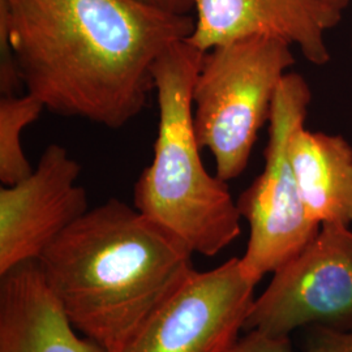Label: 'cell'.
<instances>
[{"instance_id": "cell-1", "label": "cell", "mask_w": 352, "mask_h": 352, "mask_svg": "<svg viewBox=\"0 0 352 352\" xmlns=\"http://www.w3.org/2000/svg\"><path fill=\"white\" fill-rule=\"evenodd\" d=\"M26 91L46 110L119 129L155 90L153 67L193 16L138 0H0Z\"/></svg>"}, {"instance_id": "cell-14", "label": "cell", "mask_w": 352, "mask_h": 352, "mask_svg": "<svg viewBox=\"0 0 352 352\" xmlns=\"http://www.w3.org/2000/svg\"><path fill=\"white\" fill-rule=\"evenodd\" d=\"M304 352H352V331L308 327Z\"/></svg>"}, {"instance_id": "cell-7", "label": "cell", "mask_w": 352, "mask_h": 352, "mask_svg": "<svg viewBox=\"0 0 352 352\" xmlns=\"http://www.w3.org/2000/svg\"><path fill=\"white\" fill-rule=\"evenodd\" d=\"M254 287L239 257L208 272L193 269L115 352H227L244 330Z\"/></svg>"}, {"instance_id": "cell-6", "label": "cell", "mask_w": 352, "mask_h": 352, "mask_svg": "<svg viewBox=\"0 0 352 352\" xmlns=\"http://www.w3.org/2000/svg\"><path fill=\"white\" fill-rule=\"evenodd\" d=\"M352 331V230L322 225L254 299L244 330L289 336L299 327Z\"/></svg>"}, {"instance_id": "cell-13", "label": "cell", "mask_w": 352, "mask_h": 352, "mask_svg": "<svg viewBox=\"0 0 352 352\" xmlns=\"http://www.w3.org/2000/svg\"><path fill=\"white\" fill-rule=\"evenodd\" d=\"M23 87L24 82L10 38L8 16L0 7V93L1 96H17Z\"/></svg>"}, {"instance_id": "cell-17", "label": "cell", "mask_w": 352, "mask_h": 352, "mask_svg": "<svg viewBox=\"0 0 352 352\" xmlns=\"http://www.w3.org/2000/svg\"><path fill=\"white\" fill-rule=\"evenodd\" d=\"M324 1H327V4H330V6L336 7V8H338L340 11H343V10L347 7V4H349L350 0H324Z\"/></svg>"}, {"instance_id": "cell-5", "label": "cell", "mask_w": 352, "mask_h": 352, "mask_svg": "<svg viewBox=\"0 0 352 352\" xmlns=\"http://www.w3.org/2000/svg\"><path fill=\"white\" fill-rule=\"evenodd\" d=\"M312 91L299 74L283 77L269 119L264 170L238 199L250 240L240 264L257 285L269 273L289 264L315 239L321 226L308 215L289 161V140L305 124Z\"/></svg>"}, {"instance_id": "cell-11", "label": "cell", "mask_w": 352, "mask_h": 352, "mask_svg": "<svg viewBox=\"0 0 352 352\" xmlns=\"http://www.w3.org/2000/svg\"><path fill=\"white\" fill-rule=\"evenodd\" d=\"M289 161L308 215L322 225H352V146L340 135L298 126Z\"/></svg>"}, {"instance_id": "cell-15", "label": "cell", "mask_w": 352, "mask_h": 352, "mask_svg": "<svg viewBox=\"0 0 352 352\" xmlns=\"http://www.w3.org/2000/svg\"><path fill=\"white\" fill-rule=\"evenodd\" d=\"M227 352H294L289 336H273L261 330H248Z\"/></svg>"}, {"instance_id": "cell-8", "label": "cell", "mask_w": 352, "mask_h": 352, "mask_svg": "<svg viewBox=\"0 0 352 352\" xmlns=\"http://www.w3.org/2000/svg\"><path fill=\"white\" fill-rule=\"evenodd\" d=\"M81 166L62 145L51 144L24 180L0 188V277L36 261L67 227L89 210L77 184Z\"/></svg>"}, {"instance_id": "cell-9", "label": "cell", "mask_w": 352, "mask_h": 352, "mask_svg": "<svg viewBox=\"0 0 352 352\" xmlns=\"http://www.w3.org/2000/svg\"><path fill=\"white\" fill-rule=\"evenodd\" d=\"M189 43L202 52L232 41L273 37L298 46L316 65L330 60L325 36L342 11L324 0H197Z\"/></svg>"}, {"instance_id": "cell-18", "label": "cell", "mask_w": 352, "mask_h": 352, "mask_svg": "<svg viewBox=\"0 0 352 352\" xmlns=\"http://www.w3.org/2000/svg\"><path fill=\"white\" fill-rule=\"evenodd\" d=\"M351 49H352V37H351Z\"/></svg>"}, {"instance_id": "cell-16", "label": "cell", "mask_w": 352, "mask_h": 352, "mask_svg": "<svg viewBox=\"0 0 352 352\" xmlns=\"http://www.w3.org/2000/svg\"><path fill=\"white\" fill-rule=\"evenodd\" d=\"M140 3L161 12L175 16H192L197 0H138Z\"/></svg>"}, {"instance_id": "cell-4", "label": "cell", "mask_w": 352, "mask_h": 352, "mask_svg": "<svg viewBox=\"0 0 352 352\" xmlns=\"http://www.w3.org/2000/svg\"><path fill=\"white\" fill-rule=\"evenodd\" d=\"M283 39L250 37L205 51L192 88V113L201 149L225 182L248 167L258 133L270 119L283 77L295 64Z\"/></svg>"}, {"instance_id": "cell-2", "label": "cell", "mask_w": 352, "mask_h": 352, "mask_svg": "<svg viewBox=\"0 0 352 352\" xmlns=\"http://www.w3.org/2000/svg\"><path fill=\"white\" fill-rule=\"evenodd\" d=\"M192 254L173 231L110 199L67 227L37 263L72 327L115 352L188 277Z\"/></svg>"}, {"instance_id": "cell-12", "label": "cell", "mask_w": 352, "mask_h": 352, "mask_svg": "<svg viewBox=\"0 0 352 352\" xmlns=\"http://www.w3.org/2000/svg\"><path fill=\"white\" fill-rule=\"evenodd\" d=\"M46 110L37 97L1 96L0 100V182L13 186L33 173V167L21 145V133L26 126L37 122Z\"/></svg>"}, {"instance_id": "cell-3", "label": "cell", "mask_w": 352, "mask_h": 352, "mask_svg": "<svg viewBox=\"0 0 352 352\" xmlns=\"http://www.w3.org/2000/svg\"><path fill=\"white\" fill-rule=\"evenodd\" d=\"M202 55L184 39L153 67L158 133L151 164L135 184L133 202L193 253L213 257L239 238L241 215L227 182L205 168L195 132L192 88Z\"/></svg>"}, {"instance_id": "cell-10", "label": "cell", "mask_w": 352, "mask_h": 352, "mask_svg": "<svg viewBox=\"0 0 352 352\" xmlns=\"http://www.w3.org/2000/svg\"><path fill=\"white\" fill-rule=\"evenodd\" d=\"M0 352L106 351L72 327L36 260L0 277Z\"/></svg>"}]
</instances>
